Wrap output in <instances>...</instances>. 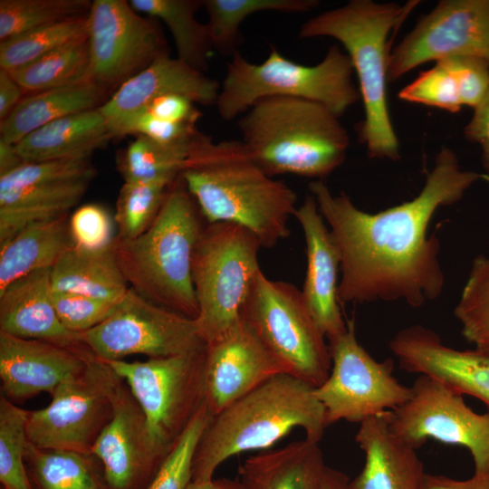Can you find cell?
<instances>
[{"label":"cell","mask_w":489,"mask_h":489,"mask_svg":"<svg viewBox=\"0 0 489 489\" xmlns=\"http://www.w3.org/2000/svg\"><path fill=\"white\" fill-rule=\"evenodd\" d=\"M481 178L443 147L418 195L378 213L360 210L344 193L333 195L323 180L311 181V195L340 253V304L401 301L418 308L439 297L445 274L440 242L428 235L429 224Z\"/></svg>","instance_id":"cell-1"},{"label":"cell","mask_w":489,"mask_h":489,"mask_svg":"<svg viewBox=\"0 0 489 489\" xmlns=\"http://www.w3.org/2000/svg\"><path fill=\"white\" fill-rule=\"evenodd\" d=\"M179 176L206 223L240 225L267 248L290 235L296 193L266 175L241 140L213 142L205 134Z\"/></svg>","instance_id":"cell-2"},{"label":"cell","mask_w":489,"mask_h":489,"mask_svg":"<svg viewBox=\"0 0 489 489\" xmlns=\"http://www.w3.org/2000/svg\"><path fill=\"white\" fill-rule=\"evenodd\" d=\"M314 388L277 374L211 417L196 448L192 482L214 478L226 459L267 449L296 427L303 429L305 438L320 442L327 424Z\"/></svg>","instance_id":"cell-3"},{"label":"cell","mask_w":489,"mask_h":489,"mask_svg":"<svg viewBox=\"0 0 489 489\" xmlns=\"http://www.w3.org/2000/svg\"><path fill=\"white\" fill-rule=\"evenodd\" d=\"M418 2L405 5L351 0L322 12L304 22L298 32L301 39L332 37L347 51L360 84L365 119L359 130L360 141L369 158L397 160L399 143L393 129L387 101L388 40Z\"/></svg>","instance_id":"cell-4"},{"label":"cell","mask_w":489,"mask_h":489,"mask_svg":"<svg viewBox=\"0 0 489 489\" xmlns=\"http://www.w3.org/2000/svg\"><path fill=\"white\" fill-rule=\"evenodd\" d=\"M201 217L179 176L149 227L136 238L117 235L111 244L129 288L155 304L192 319L198 315L192 257L206 225Z\"/></svg>","instance_id":"cell-5"},{"label":"cell","mask_w":489,"mask_h":489,"mask_svg":"<svg viewBox=\"0 0 489 489\" xmlns=\"http://www.w3.org/2000/svg\"><path fill=\"white\" fill-rule=\"evenodd\" d=\"M241 141L268 176L323 180L345 160L350 138L325 106L292 97H266L240 116Z\"/></svg>","instance_id":"cell-6"},{"label":"cell","mask_w":489,"mask_h":489,"mask_svg":"<svg viewBox=\"0 0 489 489\" xmlns=\"http://www.w3.org/2000/svg\"><path fill=\"white\" fill-rule=\"evenodd\" d=\"M353 72L350 56L336 44L313 66L284 57L273 45L259 64L237 51L226 63L215 106L219 116L230 121L263 98L292 97L318 102L340 118L360 99Z\"/></svg>","instance_id":"cell-7"},{"label":"cell","mask_w":489,"mask_h":489,"mask_svg":"<svg viewBox=\"0 0 489 489\" xmlns=\"http://www.w3.org/2000/svg\"><path fill=\"white\" fill-rule=\"evenodd\" d=\"M258 238L229 222L206 223L192 257V280L198 305L199 334L212 342L240 320L241 308L261 269Z\"/></svg>","instance_id":"cell-8"},{"label":"cell","mask_w":489,"mask_h":489,"mask_svg":"<svg viewBox=\"0 0 489 489\" xmlns=\"http://www.w3.org/2000/svg\"><path fill=\"white\" fill-rule=\"evenodd\" d=\"M240 318L285 374L313 388L326 380L331 368L327 338L295 285L271 280L260 269L241 308Z\"/></svg>","instance_id":"cell-9"},{"label":"cell","mask_w":489,"mask_h":489,"mask_svg":"<svg viewBox=\"0 0 489 489\" xmlns=\"http://www.w3.org/2000/svg\"><path fill=\"white\" fill-rule=\"evenodd\" d=\"M206 346L197 351L106 363L141 408L152 443L165 459L205 405Z\"/></svg>","instance_id":"cell-10"},{"label":"cell","mask_w":489,"mask_h":489,"mask_svg":"<svg viewBox=\"0 0 489 489\" xmlns=\"http://www.w3.org/2000/svg\"><path fill=\"white\" fill-rule=\"evenodd\" d=\"M327 340L331 371L314 388L327 427L340 420L361 423L408 400L411 387L394 376L392 359L377 360L358 341L354 319L347 320L346 330Z\"/></svg>","instance_id":"cell-11"},{"label":"cell","mask_w":489,"mask_h":489,"mask_svg":"<svg viewBox=\"0 0 489 489\" xmlns=\"http://www.w3.org/2000/svg\"><path fill=\"white\" fill-rule=\"evenodd\" d=\"M119 378L108 363L91 359L81 373L54 389L47 407L29 411L28 441L39 447L91 454L111 417L110 394Z\"/></svg>","instance_id":"cell-12"},{"label":"cell","mask_w":489,"mask_h":489,"mask_svg":"<svg viewBox=\"0 0 489 489\" xmlns=\"http://www.w3.org/2000/svg\"><path fill=\"white\" fill-rule=\"evenodd\" d=\"M388 419L391 431L416 449L429 439L463 446L473 457L474 474L489 476V412L474 411L442 382L417 375L408 400Z\"/></svg>","instance_id":"cell-13"},{"label":"cell","mask_w":489,"mask_h":489,"mask_svg":"<svg viewBox=\"0 0 489 489\" xmlns=\"http://www.w3.org/2000/svg\"><path fill=\"white\" fill-rule=\"evenodd\" d=\"M80 334L92 354L105 362L136 354L168 357L206 346L195 319L155 304L131 288L107 319Z\"/></svg>","instance_id":"cell-14"},{"label":"cell","mask_w":489,"mask_h":489,"mask_svg":"<svg viewBox=\"0 0 489 489\" xmlns=\"http://www.w3.org/2000/svg\"><path fill=\"white\" fill-rule=\"evenodd\" d=\"M158 19L125 0H94L88 14L89 80L116 91L157 58L168 54ZM113 91V92H114Z\"/></svg>","instance_id":"cell-15"},{"label":"cell","mask_w":489,"mask_h":489,"mask_svg":"<svg viewBox=\"0 0 489 489\" xmlns=\"http://www.w3.org/2000/svg\"><path fill=\"white\" fill-rule=\"evenodd\" d=\"M95 169L89 158L27 162L0 177V244L24 227L68 215Z\"/></svg>","instance_id":"cell-16"},{"label":"cell","mask_w":489,"mask_h":489,"mask_svg":"<svg viewBox=\"0 0 489 489\" xmlns=\"http://www.w3.org/2000/svg\"><path fill=\"white\" fill-rule=\"evenodd\" d=\"M454 56L489 62V0H442L390 52L388 81L416 67Z\"/></svg>","instance_id":"cell-17"},{"label":"cell","mask_w":489,"mask_h":489,"mask_svg":"<svg viewBox=\"0 0 489 489\" xmlns=\"http://www.w3.org/2000/svg\"><path fill=\"white\" fill-rule=\"evenodd\" d=\"M112 415L91 454L101 462L109 489H147L162 465L145 415L120 377L111 394Z\"/></svg>","instance_id":"cell-18"},{"label":"cell","mask_w":489,"mask_h":489,"mask_svg":"<svg viewBox=\"0 0 489 489\" xmlns=\"http://www.w3.org/2000/svg\"><path fill=\"white\" fill-rule=\"evenodd\" d=\"M282 373L279 362L240 318L225 334L206 344V406L213 417Z\"/></svg>","instance_id":"cell-19"},{"label":"cell","mask_w":489,"mask_h":489,"mask_svg":"<svg viewBox=\"0 0 489 489\" xmlns=\"http://www.w3.org/2000/svg\"><path fill=\"white\" fill-rule=\"evenodd\" d=\"M389 350L405 371L433 378L481 400L489 412V354L446 345L433 330L415 324L398 331Z\"/></svg>","instance_id":"cell-20"},{"label":"cell","mask_w":489,"mask_h":489,"mask_svg":"<svg viewBox=\"0 0 489 489\" xmlns=\"http://www.w3.org/2000/svg\"><path fill=\"white\" fill-rule=\"evenodd\" d=\"M93 358L55 343L0 331L1 395L12 402L43 392L51 395L62 382L81 373Z\"/></svg>","instance_id":"cell-21"},{"label":"cell","mask_w":489,"mask_h":489,"mask_svg":"<svg viewBox=\"0 0 489 489\" xmlns=\"http://www.w3.org/2000/svg\"><path fill=\"white\" fill-rule=\"evenodd\" d=\"M219 90L217 81L168 53L125 82L99 109L118 137L120 126L155 99L179 94L211 106L216 105Z\"/></svg>","instance_id":"cell-22"},{"label":"cell","mask_w":489,"mask_h":489,"mask_svg":"<svg viewBox=\"0 0 489 489\" xmlns=\"http://www.w3.org/2000/svg\"><path fill=\"white\" fill-rule=\"evenodd\" d=\"M294 217L306 243L307 266L301 292L315 321L329 339L347 328L338 299L340 253L312 195L306 196L297 207Z\"/></svg>","instance_id":"cell-23"},{"label":"cell","mask_w":489,"mask_h":489,"mask_svg":"<svg viewBox=\"0 0 489 489\" xmlns=\"http://www.w3.org/2000/svg\"><path fill=\"white\" fill-rule=\"evenodd\" d=\"M0 331L94 356L82 342L81 334L67 330L57 315L53 302L51 268L22 277L0 292Z\"/></svg>","instance_id":"cell-24"},{"label":"cell","mask_w":489,"mask_h":489,"mask_svg":"<svg viewBox=\"0 0 489 489\" xmlns=\"http://www.w3.org/2000/svg\"><path fill=\"white\" fill-rule=\"evenodd\" d=\"M388 413L360 423L355 441L365 460L351 489H424L427 473L417 449L391 431Z\"/></svg>","instance_id":"cell-25"},{"label":"cell","mask_w":489,"mask_h":489,"mask_svg":"<svg viewBox=\"0 0 489 489\" xmlns=\"http://www.w3.org/2000/svg\"><path fill=\"white\" fill-rule=\"evenodd\" d=\"M326 466L319 442L304 438L246 458L236 480L241 489H320Z\"/></svg>","instance_id":"cell-26"},{"label":"cell","mask_w":489,"mask_h":489,"mask_svg":"<svg viewBox=\"0 0 489 489\" xmlns=\"http://www.w3.org/2000/svg\"><path fill=\"white\" fill-rule=\"evenodd\" d=\"M115 138L99 108L68 115L33 131L16 143L25 163L90 158Z\"/></svg>","instance_id":"cell-27"},{"label":"cell","mask_w":489,"mask_h":489,"mask_svg":"<svg viewBox=\"0 0 489 489\" xmlns=\"http://www.w3.org/2000/svg\"><path fill=\"white\" fill-rule=\"evenodd\" d=\"M105 95L90 81L30 93L0 121V140L15 145L50 122L101 107L106 101Z\"/></svg>","instance_id":"cell-28"},{"label":"cell","mask_w":489,"mask_h":489,"mask_svg":"<svg viewBox=\"0 0 489 489\" xmlns=\"http://www.w3.org/2000/svg\"><path fill=\"white\" fill-rule=\"evenodd\" d=\"M53 292L120 302L129 286L111 246L89 251L71 244L51 268Z\"/></svg>","instance_id":"cell-29"},{"label":"cell","mask_w":489,"mask_h":489,"mask_svg":"<svg viewBox=\"0 0 489 489\" xmlns=\"http://www.w3.org/2000/svg\"><path fill=\"white\" fill-rule=\"evenodd\" d=\"M71 244L67 215L22 229L0 244V292L34 272L52 268Z\"/></svg>","instance_id":"cell-30"},{"label":"cell","mask_w":489,"mask_h":489,"mask_svg":"<svg viewBox=\"0 0 489 489\" xmlns=\"http://www.w3.org/2000/svg\"><path fill=\"white\" fill-rule=\"evenodd\" d=\"M25 465L34 489H109L92 454L43 448L28 441Z\"/></svg>","instance_id":"cell-31"},{"label":"cell","mask_w":489,"mask_h":489,"mask_svg":"<svg viewBox=\"0 0 489 489\" xmlns=\"http://www.w3.org/2000/svg\"><path fill=\"white\" fill-rule=\"evenodd\" d=\"M132 8L164 22L170 31L177 57L191 67L205 72L214 52L207 26L196 18L202 0H130Z\"/></svg>","instance_id":"cell-32"},{"label":"cell","mask_w":489,"mask_h":489,"mask_svg":"<svg viewBox=\"0 0 489 489\" xmlns=\"http://www.w3.org/2000/svg\"><path fill=\"white\" fill-rule=\"evenodd\" d=\"M320 5L317 0H203L214 51L232 56L241 43V24L251 14L264 11L306 13Z\"/></svg>","instance_id":"cell-33"},{"label":"cell","mask_w":489,"mask_h":489,"mask_svg":"<svg viewBox=\"0 0 489 489\" xmlns=\"http://www.w3.org/2000/svg\"><path fill=\"white\" fill-rule=\"evenodd\" d=\"M89 66L87 34L8 72L25 93H34L90 81Z\"/></svg>","instance_id":"cell-34"},{"label":"cell","mask_w":489,"mask_h":489,"mask_svg":"<svg viewBox=\"0 0 489 489\" xmlns=\"http://www.w3.org/2000/svg\"><path fill=\"white\" fill-rule=\"evenodd\" d=\"M205 134L176 144H160L147 137L138 136L118 161L125 182H144L159 179L175 180L192 150Z\"/></svg>","instance_id":"cell-35"},{"label":"cell","mask_w":489,"mask_h":489,"mask_svg":"<svg viewBox=\"0 0 489 489\" xmlns=\"http://www.w3.org/2000/svg\"><path fill=\"white\" fill-rule=\"evenodd\" d=\"M88 15L45 25L0 42V69L12 71L87 36Z\"/></svg>","instance_id":"cell-36"},{"label":"cell","mask_w":489,"mask_h":489,"mask_svg":"<svg viewBox=\"0 0 489 489\" xmlns=\"http://www.w3.org/2000/svg\"><path fill=\"white\" fill-rule=\"evenodd\" d=\"M89 0H1L0 42L29 31L89 14Z\"/></svg>","instance_id":"cell-37"},{"label":"cell","mask_w":489,"mask_h":489,"mask_svg":"<svg viewBox=\"0 0 489 489\" xmlns=\"http://www.w3.org/2000/svg\"><path fill=\"white\" fill-rule=\"evenodd\" d=\"M454 314L464 338L475 349L489 354V257L479 255L472 263Z\"/></svg>","instance_id":"cell-38"},{"label":"cell","mask_w":489,"mask_h":489,"mask_svg":"<svg viewBox=\"0 0 489 489\" xmlns=\"http://www.w3.org/2000/svg\"><path fill=\"white\" fill-rule=\"evenodd\" d=\"M28 414V410L1 395L0 482L3 489H34L25 465Z\"/></svg>","instance_id":"cell-39"},{"label":"cell","mask_w":489,"mask_h":489,"mask_svg":"<svg viewBox=\"0 0 489 489\" xmlns=\"http://www.w3.org/2000/svg\"><path fill=\"white\" fill-rule=\"evenodd\" d=\"M175 180L124 182L119 192L114 215L118 236L131 239L144 233L157 216Z\"/></svg>","instance_id":"cell-40"},{"label":"cell","mask_w":489,"mask_h":489,"mask_svg":"<svg viewBox=\"0 0 489 489\" xmlns=\"http://www.w3.org/2000/svg\"><path fill=\"white\" fill-rule=\"evenodd\" d=\"M206 403L163 461L147 489H187L199 438L211 418Z\"/></svg>","instance_id":"cell-41"},{"label":"cell","mask_w":489,"mask_h":489,"mask_svg":"<svg viewBox=\"0 0 489 489\" xmlns=\"http://www.w3.org/2000/svg\"><path fill=\"white\" fill-rule=\"evenodd\" d=\"M398 98L451 113L458 112L463 106L456 78L445 60L436 61L434 67L422 72L399 91Z\"/></svg>","instance_id":"cell-42"},{"label":"cell","mask_w":489,"mask_h":489,"mask_svg":"<svg viewBox=\"0 0 489 489\" xmlns=\"http://www.w3.org/2000/svg\"><path fill=\"white\" fill-rule=\"evenodd\" d=\"M53 302L63 326L72 332L82 333L107 319L120 302L53 292Z\"/></svg>","instance_id":"cell-43"},{"label":"cell","mask_w":489,"mask_h":489,"mask_svg":"<svg viewBox=\"0 0 489 489\" xmlns=\"http://www.w3.org/2000/svg\"><path fill=\"white\" fill-rule=\"evenodd\" d=\"M112 219L108 211L96 204L78 207L69 218V235L73 245L89 251L111 246Z\"/></svg>","instance_id":"cell-44"},{"label":"cell","mask_w":489,"mask_h":489,"mask_svg":"<svg viewBox=\"0 0 489 489\" xmlns=\"http://www.w3.org/2000/svg\"><path fill=\"white\" fill-rule=\"evenodd\" d=\"M200 131L195 124L175 123L160 120L147 110H141L127 120L119 129L118 137L136 134L160 144H176L190 139Z\"/></svg>","instance_id":"cell-45"},{"label":"cell","mask_w":489,"mask_h":489,"mask_svg":"<svg viewBox=\"0 0 489 489\" xmlns=\"http://www.w3.org/2000/svg\"><path fill=\"white\" fill-rule=\"evenodd\" d=\"M456 78L463 106L475 108L489 89V62L475 56L442 59Z\"/></svg>","instance_id":"cell-46"},{"label":"cell","mask_w":489,"mask_h":489,"mask_svg":"<svg viewBox=\"0 0 489 489\" xmlns=\"http://www.w3.org/2000/svg\"><path fill=\"white\" fill-rule=\"evenodd\" d=\"M143 110L170 122L197 124L200 111L190 99L179 94H168L152 101Z\"/></svg>","instance_id":"cell-47"},{"label":"cell","mask_w":489,"mask_h":489,"mask_svg":"<svg viewBox=\"0 0 489 489\" xmlns=\"http://www.w3.org/2000/svg\"><path fill=\"white\" fill-rule=\"evenodd\" d=\"M465 139L478 144L482 149V164L489 173V89L474 109L470 121L464 129Z\"/></svg>","instance_id":"cell-48"},{"label":"cell","mask_w":489,"mask_h":489,"mask_svg":"<svg viewBox=\"0 0 489 489\" xmlns=\"http://www.w3.org/2000/svg\"><path fill=\"white\" fill-rule=\"evenodd\" d=\"M24 94V91L10 72L0 69V121L12 112Z\"/></svg>","instance_id":"cell-49"},{"label":"cell","mask_w":489,"mask_h":489,"mask_svg":"<svg viewBox=\"0 0 489 489\" xmlns=\"http://www.w3.org/2000/svg\"><path fill=\"white\" fill-rule=\"evenodd\" d=\"M424 489H489V476L475 475L457 480L441 475L427 474Z\"/></svg>","instance_id":"cell-50"},{"label":"cell","mask_w":489,"mask_h":489,"mask_svg":"<svg viewBox=\"0 0 489 489\" xmlns=\"http://www.w3.org/2000/svg\"><path fill=\"white\" fill-rule=\"evenodd\" d=\"M24 163L14 144L0 140V177L14 171Z\"/></svg>","instance_id":"cell-51"},{"label":"cell","mask_w":489,"mask_h":489,"mask_svg":"<svg viewBox=\"0 0 489 489\" xmlns=\"http://www.w3.org/2000/svg\"><path fill=\"white\" fill-rule=\"evenodd\" d=\"M350 482L344 473L326 466L320 489H351Z\"/></svg>","instance_id":"cell-52"},{"label":"cell","mask_w":489,"mask_h":489,"mask_svg":"<svg viewBox=\"0 0 489 489\" xmlns=\"http://www.w3.org/2000/svg\"><path fill=\"white\" fill-rule=\"evenodd\" d=\"M187 489H241L237 480L212 478L204 482H191Z\"/></svg>","instance_id":"cell-53"}]
</instances>
